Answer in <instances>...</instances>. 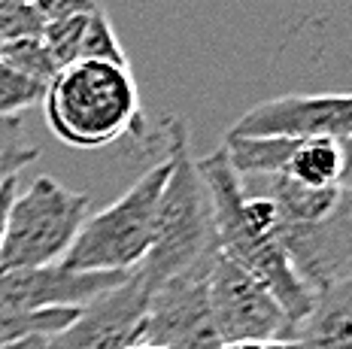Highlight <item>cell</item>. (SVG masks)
Returning <instances> with one entry per match:
<instances>
[{"label":"cell","instance_id":"6da1fadb","mask_svg":"<svg viewBox=\"0 0 352 349\" xmlns=\"http://www.w3.org/2000/svg\"><path fill=\"white\" fill-rule=\"evenodd\" d=\"M167 155L170 177L158 198L155 234L146 258L134 271L149 292L192 267L212 264L219 256L210 192L188 149V131L179 119H167Z\"/></svg>","mask_w":352,"mask_h":349},{"label":"cell","instance_id":"7a4b0ae2","mask_svg":"<svg viewBox=\"0 0 352 349\" xmlns=\"http://www.w3.org/2000/svg\"><path fill=\"white\" fill-rule=\"evenodd\" d=\"M49 131L73 149H104L146 128L140 91L131 67L107 61H76L58 70L43 94Z\"/></svg>","mask_w":352,"mask_h":349},{"label":"cell","instance_id":"3957f363","mask_svg":"<svg viewBox=\"0 0 352 349\" xmlns=\"http://www.w3.org/2000/svg\"><path fill=\"white\" fill-rule=\"evenodd\" d=\"M201 179L210 192L212 203V228H216V243L228 261L237 267H243L246 273H252L255 280L267 289L270 295L280 301L292 325H298L300 319L310 313L313 295L307 292V286L295 276L289 258H285L280 237L276 234H258L252 231L243 219V183L234 173V167L225 155V149L219 146L216 152L204 155L197 161Z\"/></svg>","mask_w":352,"mask_h":349},{"label":"cell","instance_id":"277c9868","mask_svg":"<svg viewBox=\"0 0 352 349\" xmlns=\"http://www.w3.org/2000/svg\"><path fill=\"white\" fill-rule=\"evenodd\" d=\"M170 177V155L143 173L119 201L88 213L61 267L76 273H131L140 267L155 234V210Z\"/></svg>","mask_w":352,"mask_h":349},{"label":"cell","instance_id":"5b68a950","mask_svg":"<svg viewBox=\"0 0 352 349\" xmlns=\"http://www.w3.org/2000/svg\"><path fill=\"white\" fill-rule=\"evenodd\" d=\"M88 207L91 198L85 192H70L52 177H36L12 198L0 243V273L61 264L88 219Z\"/></svg>","mask_w":352,"mask_h":349},{"label":"cell","instance_id":"8992f818","mask_svg":"<svg viewBox=\"0 0 352 349\" xmlns=\"http://www.w3.org/2000/svg\"><path fill=\"white\" fill-rule=\"evenodd\" d=\"M210 319L219 344H255V340H292L295 325L274 295L219 252L207 282Z\"/></svg>","mask_w":352,"mask_h":349},{"label":"cell","instance_id":"52a82bcc","mask_svg":"<svg viewBox=\"0 0 352 349\" xmlns=\"http://www.w3.org/2000/svg\"><path fill=\"white\" fill-rule=\"evenodd\" d=\"M212 264L192 267L152 292L137 344L161 349H222L216 331H212L207 297Z\"/></svg>","mask_w":352,"mask_h":349},{"label":"cell","instance_id":"ba28073f","mask_svg":"<svg viewBox=\"0 0 352 349\" xmlns=\"http://www.w3.org/2000/svg\"><path fill=\"white\" fill-rule=\"evenodd\" d=\"M280 246L313 297L352 276V194L319 222H280Z\"/></svg>","mask_w":352,"mask_h":349},{"label":"cell","instance_id":"9c48e42d","mask_svg":"<svg viewBox=\"0 0 352 349\" xmlns=\"http://www.w3.org/2000/svg\"><path fill=\"white\" fill-rule=\"evenodd\" d=\"M234 137H289V140H349L352 94H283L246 110L231 125Z\"/></svg>","mask_w":352,"mask_h":349},{"label":"cell","instance_id":"30bf717a","mask_svg":"<svg viewBox=\"0 0 352 349\" xmlns=\"http://www.w3.org/2000/svg\"><path fill=\"white\" fill-rule=\"evenodd\" d=\"M149 297L152 292L131 271L122 286L85 304L67 328L49 337L46 349H122L137 344Z\"/></svg>","mask_w":352,"mask_h":349},{"label":"cell","instance_id":"8fae6325","mask_svg":"<svg viewBox=\"0 0 352 349\" xmlns=\"http://www.w3.org/2000/svg\"><path fill=\"white\" fill-rule=\"evenodd\" d=\"M124 280L128 273H76L61 264L6 271L0 273V307L19 313L85 307Z\"/></svg>","mask_w":352,"mask_h":349},{"label":"cell","instance_id":"7c38bea8","mask_svg":"<svg viewBox=\"0 0 352 349\" xmlns=\"http://www.w3.org/2000/svg\"><path fill=\"white\" fill-rule=\"evenodd\" d=\"M292 340L298 349H352V276L313 297Z\"/></svg>","mask_w":352,"mask_h":349},{"label":"cell","instance_id":"4fadbf2b","mask_svg":"<svg viewBox=\"0 0 352 349\" xmlns=\"http://www.w3.org/2000/svg\"><path fill=\"white\" fill-rule=\"evenodd\" d=\"M280 177L310 188H340L343 149L337 140H295Z\"/></svg>","mask_w":352,"mask_h":349},{"label":"cell","instance_id":"5bb4252c","mask_svg":"<svg viewBox=\"0 0 352 349\" xmlns=\"http://www.w3.org/2000/svg\"><path fill=\"white\" fill-rule=\"evenodd\" d=\"M346 194L343 188H310L285 177H270L267 198L280 210V222H319L331 216Z\"/></svg>","mask_w":352,"mask_h":349},{"label":"cell","instance_id":"9a60e30c","mask_svg":"<svg viewBox=\"0 0 352 349\" xmlns=\"http://www.w3.org/2000/svg\"><path fill=\"white\" fill-rule=\"evenodd\" d=\"M82 307H55L40 313H19L0 307V346L16 344L25 337H55L61 334Z\"/></svg>","mask_w":352,"mask_h":349},{"label":"cell","instance_id":"2e32d148","mask_svg":"<svg viewBox=\"0 0 352 349\" xmlns=\"http://www.w3.org/2000/svg\"><path fill=\"white\" fill-rule=\"evenodd\" d=\"M0 64H6L16 74L34 79L40 85H49L58 76V64L52 61V55H49V49L43 46L40 37H28L10 43V46H0Z\"/></svg>","mask_w":352,"mask_h":349},{"label":"cell","instance_id":"e0dca14e","mask_svg":"<svg viewBox=\"0 0 352 349\" xmlns=\"http://www.w3.org/2000/svg\"><path fill=\"white\" fill-rule=\"evenodd\" d=\"M79 61H107V64L128 67V55H124L122 43H119V34H116L113 21H109V16L100 6L94 12H88V19H85Z\"/></svg>","mask_w":352,"mask_h":349},{"label":"cell","instance_id":"ac0fdd59","mask_svg":"<svg viewBox=\"0 0 352 349\" xmlns=\"http://www.w3.org/2000/svg\"><path fill=\"white\" fill-rule=\"evenodd\" d=\"M85 19H88V12H82V16H70V19L46 21V27H43L40 40H43V46L49 49L52 61L58 64V70H64V67H70V64L79 61V49H82V34H85Z\"/></svg>","mask_w":352,"mask_h":349},{"label":"cell","instance_id":"d6986e66","mask_svg":"<svg viewBox=\"0 0 352 349\" xmlns=\"http://www.w3.org/2000/svg\"><path fill=\"white\" fill-rule=\"evenodd\" d=\"M40 158V149L25 140V125L21 115L12 119H0V185L6 179H16L21 167L34 164Z\"/></svg>","mask_w":352,"mask_h":349},{"label":"cell","instance_id":"ffe728a7","mask_svg":"<svg viewBox=\"0 0 352 349\" xmlns=\"http://www.w3.org/2000/svg\"><path fill=\"white\" fill-rule=\"evenodd\" d=\"M43 94H46V85L0 64V119H12V115H21L31 106L43 104Z\"/></svg>","mask_w":352,"mask_h":349},{"label":"cell","instance_id":"44dd1931","mask_svg":"<svg viewBox=\"0 0 352 349\" xmlns=\"http://www.w3.org/2000/svg\"><path fill=\"white\" fill-rule=\"evenodd\" d=\"M46 21L34 10L31 0H0V46L40 37Z\"/></svg>","mask_w":352,"mask_h":349},{"label":"cell","instance_id":"7402d4cb","mask_svg":"<svg viewBox=\"0 0 352 349\" xmlns=\"http://www.w3.org/2000/svg\"><path fill=\"white\" fill-rule=\"evenodd\" d=\"M31 3L43 16V21L70 19V16H82V12L98 10V0H31Z\"/></svg>","mask_w":352,"mask_h":349},{"label":"cell","instance_id":"603a6c76","mask_svg":"<svg viewBox=\"0 0 352 349\" xmlns=\"http://www.w3.org/2000/svg\"><path fill=\"white\" fill-rule=\"evenodd\" d=\"M19 194L16 188V179H6L0 185V243H3V231H6V216H10V207H12V198Z\"/></svg>","mask_w":352,"mask_h":349},{"label":"cell","instance_id":"cb8c5ba5","mask_svg":"<svg viewBox=\"0 0 352 349\" xmlns=\"http://www.w3.org/2000/svg\"><path fill=\"white\" fill-rule=\"evenodd\" d=\"M222 349H298L295 340H255V344H225Z\"/></svg>","mask_w":352,"mask_h":349},{"label":"cell","instance_id":"d4e9b609","mask_svg":"<svg viewBox=\"0 0 352 349\" xmlns=\"http://www.w3.org/2000/svg\"><path fill=\"white\" fill-rule=\"evenodd\" d=\"M49 337H25V340H16V344H6L0 349H46Z\"/></svg>","mask_w":352,"mask_h":349},{"label":"cell","instance_id":"484cf974","mask_svg":"<svg viewBox=\"0 0 352 349\" xmlns=\"http://www.w3.org/2000/svg\"><path fill=\"white\" fill-rule=\"evenodd\" d=\"M122 349H161V346H149V344H131V346H122Z\"/></svg>","mask_w":352,"mask_h":349}]
</instances>
